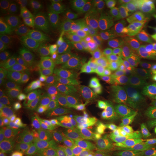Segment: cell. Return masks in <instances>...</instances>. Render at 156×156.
Listing matches in <instances>:
<instances>
[{"mask_svg": "<svg viewBox=\"0 0 156 156\" xmlns=\"http://www.w3.org/2000/svg\"><path fill=\"white\" fill-rule=\"evenodd\" d=\"M87 66L91 71L116 83L125 80L126 64L119 38L106 30H96L85 43Z\"/></svg>", "mask_w": 156, "mask_h": 156, "instance_id": "6da1fadb", "label": "cell"}, {"mask_svg": "<svg viewBox=\"0 0 156 156\" xmlns=\"http://www.w3.org/2000/svg\"><path fill=\"white\" fill-rule=\"evenodd\" d=\"M66 88L101 108L115 107L126 101L125 95L116 85L89 74H76Z\"/></svg>", "mask_w": 156, "mask_h": 156, "instance_id": "7a4b0ae2", "label": "cell"}, {"mask_svg": "<svg viewBox=\"0 0 156 156\" xmlns=\"http://www.w3.org/2000/svg\"><path fill=\"white\" fill-rule=\"evenodd\" d=\"M49 100L63 118L83 126H93L101 109L66 87L53 91Z\"/></svg>", "mask_w": 156, "mask_h": 156, "instance_id": "3957f363", "label": "cell"}, {"mask_svg": "<svg viewBox=\"0 0 156 156\" xmlns=\"http://www.w3.org/2000/svg\"><path fill=\"white\" fill-rule=\"evenodd\" d=\"M118 38L126 66L135 73L145 71L151 56L145 35L121 20Z\"/></svg>", "mask_w": 156, "mask_h": 156, "instance_id": "277c9868", "label": "cell"}, {"mask_svg": "<svg viewBox=\"0 0 156 156\" xmlns=\"http://www.w3.org/2000/svg\"><path fill=\"white\" fill-rule=\"evenodd\" d=\"M48 137L67 156H86L87 140L75 126L56 114L47 126Z\"/></svg>", "mask_w": 156, "mask_h": 156, "instance_id": "5b68a950", "label": "cell"}, {"mask_svg": "<svg viewBox=\"0 0 156 156\" xmlns=\"http://www.w3.org/2000/svg\"><path fill=\"white\" fill-rule=\"evenodd\" d=\"M9 46L14 55L34 74L42 69L53 58L49 44L36 37L18 38Z\"/></svg>", "mask_w": 156, "mask_h": 156, "instance_id": "8992f818", "label": "cell"}, {"mask_svg": "<svg viewBox=\"0 0 156 156\" xmlns=\"http://www.w3.org/2000/svg\"><path fill=\"white\" fill-rule=\"evenodd\" d=\"M35 80L32 73L14 55L9 45L0 44V83L1 86L26 87Z\"/></svg>", "mask_w": 156, "mask_h": 156, "instance_id": "52a82bcc", "label": "cell"}, {"mask_svg": "<svg viewBox=\"0 0 156 156\" xmlns=\"http://www.w3.org/2000/svg\"><path fill=\"white\" fill-rule=\"evenodd\" d=\"M75 75L67 64L56 58L35 74V80L42 88L54 91L67 87Z\"/></svg>", "mask_w": 156, "mask_h": 156, "instance_id": "ba28073f", "label": "cell"}, {"mask_svg": "<svg viewBox=\"0 0 156 156\" xmlns=\"http://www.w3.org/2000/svg\"><path fill=\"white\" fill-rule=\"evenodd\" d=\"M123 116L114 107L101 108L93 124V132L103 142L118 141L125 136Z\"/></svg>", "mask_w": 156, "mask_h": 156, "instance_id": "9c48e42d", "label": "cell"}, {"mask_svg": "<svg viewBox=\"0 0 156 156\" xmlns=\"http://www.w3.org/2000/svg\"><path fill=\"white\" fill-rule=\"evenodd\" d=\"M72 13L84 30L93 31L107 22L108 13L100 4L79 0L73 3Z\"/></svg>", "mask_w": 156, "mask_h": 156, "instance_id": "30bf717a", "label": "cell"}, {"mask_svg": "<svg viewBox=\"0 0 156 156\" xmlns=\"http://www.w3.org/2000/svg\"><path fill=\"white\" fill-rule=\"evenodd\" d=\"M28 5L17 0H3L0 4L2 26L7 34L18 37Z\"/></svg>", "mask_w": 156, "mask_h": 156, "instance_id": "8fae6325", "label": "cell"}, {"mask_svg": "<svg viewBox=\"0 0 156 156\" xmlns=\"http://www.w3.org/2000/svg\"><path fill=\"white\" fill-rule=\"evenodd\" d=\"M121 20L145 36L156 32V9L153 6L128 5L127 11Z\"/></svg>", "mask_w": 156, "mask_h": 156, "instance_id": "7c38bea8", "label": "cell"}, {"mask_svg": "<svg viewBox=\"0 0 156 156\" xmlns=\"http://www.w3.org/2000/svg\"><path fill=\"white\" fill-rule=\"evenodd\" d=\"M34 96L31 91L21 87L1 86L0 98L20 116L32 107Z\"/></svg>", "mask_w": 156, "mask_h": 156, "instance_id": "4fadbf2b", "label": "cell"}, {"mask_svg": "<svg viewBox=\"0 0 156 156\" xmlns=\"http://www.w3.org/2000/svg\"><path fill=\"white\" fill-rule=\"evenodd\" d=\"M46 25V17L42 8L35 5H28L18 37H36L43 33Z\"/></svg>", "mask_w": 156, "mask_h": 156, "instance_id": "5bb4252c", "label": "cell"}, {"mask_svg": "<svg viewBox=\"0 0 156 156\" xmlns=\"http://www.w3.org/2000/svg\"><path fill=\"white\" fill-rule=\"evenodd\" d=\"M28 140V134L22 126L14 125L2 130L0 134L1 156H13Z\"/></svg>", "mask_w": 156, "mask_h": 156, "instance_id": "9a60e30c", "label": "cell"}, {"mask_svg": "<svg viewBox=\"0 0 156 156\" xmlns=\"http://www.w3.org/2000/svg\"><path fill=\"white\" fill-rule=\"evenodd\" d=\"M51 23V38L57 46L74 44H85L81 35L65 18Z\"/></svg>", "mask_w": 156, "mask_h": 156, "instance_id": "2e32d148", "label": "cell"}, {"mask_svg": "<svg viewBox=\"0 0 156 156\" xmlns=\"http://www.w3.org/2000/svg\"><path fill=\"white\" fill-rule=\"evenodd\" d=\"M60 58L69 66L84 69L87 66V53L85 44H74L57 46Z\"/></svg>", "mask_w": 156, "mask_h": 156, "instance_id": "e0dca14e", "label": "cell"}, {"mask_svg": "<svg viewBox=\"0 0 156 156\" xmlns=\"http://www.w3.org/2000/svg\"><path fill=\"white\" fill-rule=\"evenodd\" d=\"M98 156H136V155L129 147L126 142L118 140L102 142Z\"/></svg>", "mask_w": 156, "mask_h": 156, "instance_id": "ac0fdd59", "label": "cell"}, {"mask_svg": "<svg viewBox=\"0 0 156 156\" xmlns=\"http://www.w3.org/2000/svg\"><path fill=\"white\" fill-rule=\"evenodd\" d=\"M42 9L47 11L51 16V22L64 19L69 9V2L67 0H44L39 2Z\"/></svg>", "mask_w": 156, "mask_h": 156, "instance_id": "d6986e66", "label": "cell"}, {"mask_svg": "<svg viewBox=\"0 0 156 156\" xmlns=\"http://www.w3.org/2000/svg\"><path fill=\"white\" fill-rule=\"evenodd\" d=\"M145 114L141 110H134L124 114V127L125 135L129 136L143 128L145 124Z\"/></svg>", "mask_w": 156, "mask_h": 156, "instance_id": "ffe728a7", "label": "cell"}, {"mask_svg": "<svg viewBox=\"0 0 156 156\" xmlns=\"http://www.w3.org/2000/svg\"><path fill=\"white\" fill-rule=\"evenodd\" d=\"M20 119V116L15 112L0 98V128L1 130L14 126Z\"/></svg>", "mask_w": 156, "mask_h": 156, "instance_id": "44dd1931", "label": "cell"}, {"mask_svg": "<svg viewBox=\"0 0 156 156\" xmlns=\"http://www.w3.org/2000/svg\"><path fill=\"white\" fill-rule=\"evenodd\" d=\"M43 140L40 136L30 138L13 156H42L41 147Z\"/></svg>", "mask_w": 156, "mask_h": 156, "instance_id": "7402d4cb", "label": "cell"}, {"mask_svg": "<svg viewBox=\"0 0 156 156\" xmlns=\"http://www.w3.org/2000/svg\"><path fill=\"white\" fill-rule=\"evenodd\" d=\"M156 109V79L152 80L151 89L146 95L141 106V111L147 117Z\"/></svg>", "mask_w": 156, "mask_h": 156, "instance_id": "603a6c76", "label": "cell"}, {"mask_svg": "<svg viewBox=\"0 0 156 156\" xmlns=\"http://www.w3.org/2000/svg\"><path fill=\"white\" fill-rule=\"evenodd\" d=\"M41 151L42 156H67L49 137L43 140Z\"/></svg>", "mask_w": 156, "mask_h": 156, "instance_id": "cb8c5ba5", "label": "cell"}, {"mask_svg": "<svg viewBox=\"0 0 156 156\" xmlns=\"http://www.w3.org/2000/svg\"><path fill=\"white\" fill-rule=\"evenodd\" d=\"M136 156H156V134L145 138Z\"/></svg>", "mask_w": 156, "mask_h": 156, "instance_id": "d4e9b609", "label": "cell"}, {"mask_svg": "<svg viewBox=\"0 0 156 156\" xmlns=\"http://www.w3.org/2000/svg\"><path fill=\"white\" fill-rule=\"evenodd\" d=\"M145 135V132L142 129L128 136L127 144L129 147L131 148L132 151L136 153V155L145 142L146 138Z\"/></svg>", "mask_w": 156, "mask_h": 156, "instance_id": "484cf974", "label": "cell"}, {"mask_svg": "<svg viewBox=\"0 0 156 156\" xmlns=\"http://www.w3.org/2000/svg\"><path fill=\"white\" fill-rule=\"evenodd\" d=\"M146 135H155L156 134V109L151 115L145 118L143 128Z\"/></svg>", "mask_w": 156, "mask_h": 156, "instance_id": "4316f807", "label": "cell"}, {"mask_svg": "<svg viewBox=\"0 0 156 156\" xmlns=\"http://www.w3.org/2000/svg\"><path fill=\"white\" fill-rule=\"evenodd\" d=\"M145 71L152 78V80L156 79V51L153 54H151Z\"/></svg>", "mask_w": 156, "mask_h": 156, "instance_id": "83f0119b", "label": "cell"}, {"mask_svg": "<svg viewBox=\"0 0 156 156\" xmlns=\"http://www.w3.org/2000/svg\"><path fill=\"white\" fill-rule=\"evenodd\" d=\"M128 5L133 7H146V6H153L155 1L153 0H130L126 2Z\"/></svg>", "mask_w": 156, "mask_h": 156, "instance_id": "f1b7e54d", "label": "cell"}]
</instances>
